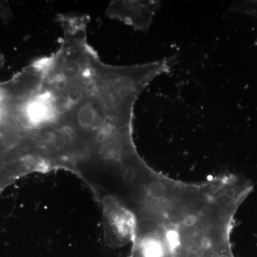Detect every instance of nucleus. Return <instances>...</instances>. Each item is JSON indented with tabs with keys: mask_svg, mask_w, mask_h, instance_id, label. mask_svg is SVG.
Returning a JSON list of instances; mask_svg holds the SVG:
<instances>
[{
	"mask_svg": "<svg viewBox=\"0 0 257 257\" xmlns=\"http://www.w3.org/2000/svg\"><path fill=\"white\" fill-rule=\"evenodd\" d=\"M160 5V1H112L106 9V15L136 31L147 32Z\"/></svg>",
	"mask_w": 257,
	"mask_h": 257,
	"instance_id": "f03ea898",
	"label": "nucleus"
},
{
	"mask_svg": "<svg viewBox=\"0 0 257 257\" xmlns=\"http://www.w3.org/2000/svg\"><path fill=\"white\" fill-rule=\"evenodd\" d=\"M229 10L231 13L246 15L257 20V0L235 2Z\"/></svg>",
	"mask_w": 257,
	"mask_h": 257,
	"instance_id": "20e7f679",
	"label": "nucleus"
},
{
	"mask_svg": "<svg viewBox=\"0 0 257 257\" xmlns=\"http://www.w3.org/2000/svg\"><path fill=\"white\" fill-rule=\"evenodd\" d=\"M247 197L239 184L216 177L171 181L138 208L130 257H235L234 217Z\"/></svg>",
	"mask_w": 257,
	"mask_h": 257,
	"instance_id": "f257e3e1",
	"label": "nucleus"
},
{
	"mask_svg": "<svg viewBox=\"0 0 257 257\" xmlns=\"http://www.w3.org/2000/svg\"><path fill=\"white\" fill-rule=\"evenodd\" d=\"M104 204L107 221L106 239L109 243L121 246L133 241L136 229L135 214L114 197H107Z\"/></svg>",
	"mask_w": 257,
	"mask_h": 257,
	"instance_id": "7ed1b4c3",
	"label": "nucleus"
}]
</instances>
